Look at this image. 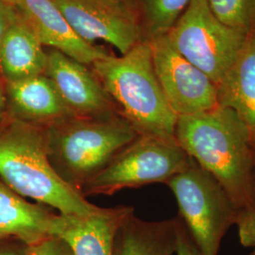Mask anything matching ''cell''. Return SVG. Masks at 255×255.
Returning a JSON list of instances; mask_svg holds the SVG:
<instances>
[{"label":"cell","mask_w":255,"mask_h":255,"mask_svg":"<svg viewBox=\"0 0 255 255\" xmlns=\"http://www.w3.org/2000/svg\"><path fill=\"white\" fill-rule=\"evenodd\" d=\"M175 139L220 183L237 209L255 206V148L249 128L234 110L218 105L178 117Z\"/></svg>","instance_id":"cell-1"},{"label":"cell","mask_w":255,"mask_h":255,"mask_svg":"<svg viewBox=\"0 0 255 255\" xmlns=\"http://www.w3.org/2000/svg\"><path fill=\"white\" fill-rule=\"evenodd\" d=\"M46 127L8 118L0 124V180L24 198L63 215L101 209L56 173L49 162Z\"/></svg>","instance_id":"cell-2"},{"label":"cell","mask_w":255,"mask_h":255,"mask_svg":"<svg viewBox=\"0 0 255 255\" xmlns=\"http://www.w3.org/2000/svg\"><path fill=\"white\" fill-rule=\"evenodd\" d=\"M119 116L140 135L175 139L178 116L171 109L155 72L149 40L127 53L91 65Z\"/></svg>","instance_id":"cell-3"},{"label":"cell","mask_w":255,"mask_h":255,"mask_svg":"<svg viewBox=\"0 0 255 255\" xmlns=\"http://www.w3.org/2000/svg\"><path fill=\"white\" fill-rule=\"evenodd\" d=\"M45 128L50 164L63 181L79 192L140 135L119 115L71 117Z\"/></svg>","instance_id":"cell-4"},{"label":"cell","mask_w":255,"mask_h":255,"mask_svg":"<svg viewBox=\"0 0 255 255\" xmlns=\"http://www.w3.org/2000/svg\"><path fill=\"white\" fill-rule=\"evenodd\" d=\"M166 184L173 192L181 219L201 255H219L221 240L236 224L237 209L227 192L193 159Z\"/></svg>","instance_id":"cell-5"},{"label":"cell","mask_w":255,"mask_h":255,"mask_svg":"<svg viewBox=\"0 0 255 255\" xmlns=\"http://www.w3.org/2000/svg\"><path fill=\"white\" fill-rule=\"evenodd\" d=\"M191 158L176 139L139 135L82 186L81 193L113 195L124 188L166 183L182 171Z\"/></svg>","instance_id":"cell-6"},{"label":"cell","mask_w":255,"mask_h":255,"mask_svg":"<svg viewBox=\"0 0 255 255\" xmlns=\"http://www.w3.org/2000/svg\"><path fill=\"white\" fill-rule=\"evenodd\" d=\"M248 33L222 23L206 0H191L165 36L179 54L218 85L235 62Z\"/></svg>","instance_id":"cell-7"},{"label":"cell","mask_w":255,"mask_h":255,"mask_svg":"<svg viewBox=\"0 0 255 255\" xmlns=\"http://www.w3.org/2000/svg\"><path fill=\"white\" fill-rule=\"evenodd\" d=\"M74 30L88 43L103 41L120 55L146 40L135 6L119 0H53Z\"/></svg>","instance_id":"cell-8"},{"label":"cell","mask_w":255,"mask_h":255,"mask_svg":"<svg viewBox=\"0 0 255 255\" xmlns=\"http://www.w3.org/2000/svg\"><path fill=\"white\" fill-rule=\"evenodd\" d=\"M149 42L158 81L178 117L197 115L219 105L216 83L179 54L165 35Z\"/></svg>","instance_id":"cell-9"},{"label":"cell","mask_w":255,"mask_h":255,"mask_svg":"<svg viewBox=\"0 0 255 255\" xmlns=\"http://www.w3.org/2000/svg\"><path fill=\"white\" fill-rule=\"evenodd\" d=\"M46 75L76 117L104 118L119 115L114 102L88 65L49 48Z\"/></svg>","instance_id":"cell-10"},{"label":"cell","mask_w":255,"mask_h":255,"mask_svg":"<svg viewBox=\"0 0 255 255\" xmlns=\"http://www.w3.org/2000/svg\"><path fill=\"white\" fill-rule=\"evenodd\" d=\"M15 7L34 29L43 46L90 66L111 55L103 47L84 41L53 0H18Z\"/></svg>","instance_id":"cell-11"},{"label":"cell","mask_w":255,"mask_h":255,"mask_svg":"<svg viewBox=\"0 0 255 255\" xmlns=\"http://www.w3.org/2000/svg\"><path fill=\"white\" fill-rule=\"evenodd\" d=\"M132 207L101 208L86 215H55L49 236L64 240L74 255H114L117 232Z\"/></svg>","instance_id":"cell-12"},{"label":"cell","mask_w":255,"mask_h":255,"mask_svg":"<svg viewBox=\"0 0 255 255\" xmlns=\"http://www.w3.org/2000/svg\"><path fill=\"white\" fill-rule=\"evenodd\" d=\"M7 117L40 127L76 117L53 82L39 75L19 82H6Z\"/></svg>","instance_id":"cell-13"},{"label":"cell","mask_w":255,"mask_h":255,"mask_svg":"<svg viewBox=\"0 0 255 255\" xmlns=\"http://www.w3.org/2000/svg\"><path fill=\"white\" fill-rule=\"evenodd\" d=\"M217 87L219 105L234 110L242 119L255 148V25Z\"/></svg>","instance_id":"cell-14"},{"label":"cell","mask_w":255,"mask_h":255,"mask_svg":"<svg viewBox=\"0 0 255 255\" xmlns=\"http://www.w3.org/2000/svg\"><path fill=\"white\" fill-rule=\"evenodd\" d=\"M47 53L36 32L19 13L0 44V75L6 82L46 74Z\"/></svg>","instance_id":"cell-15"},{"label":"cell","mask_w":255,"mask_h":255,"mask_svg":"<svg viewBox=\"0 0 255 255\" xmlns=\"http://www.w3.org/2000/svg\"><path fill=\"white\" fill-rule=\"evenodd\" d=\"M179 219L146 221L133 210L121 222L114 243V255H176Z\"/></svg>","instance_id":"cell-16"},{"label":"cell","mask_w":255,"mask_h":255,"mask_svg":"<svg viewBox=\"0 0 255 255\" xmlns=\"http://www.w3.org/2000/svg\"><path fill=\"white\" fill-rule=\"evenodd\" d=\"M34 204L0 180V238L15 237L30 246L49 237L55 214Z\"/></svg>","instance_id":"cell-17"},{"label":"cell","mask_w":255,"mask_h":255,"mask_svg":"<svg viewBox=\"0 0 255 255\" xmlns=\"http://www.w3.org/2000/svg\"><path fill=\"white\" fill-rule=\"evenodd\" d=\"M191 0H135L146 40L164 36Z\"/></svg>","instance_id":"cell-18"},{"label":"cell","mask_w":255,"mask_h":255,"mask_svg":"<svg viewBox=\"0 0 255 255\" xmlns=\"http://www.w3.org/2000/svg\"><path fill=\"white\" fill-rule=\"evenodd\" d=\"M217 18L248 33L255 25V0H206Z\"/></svg>","instance_id":"cell-19"},{"label":"cell","mask_w":255,"mask_h":255,"mask_svg":"<svg viewBox=\"0 0 255 255\" xmlns=\"http://www.w3.org/2000/svg\"><path fill=\"white\" fill-rule=\"evenodd\" d=\"M236 225L240 243L247 248H255V206L240 210Z\"/></svg>","instance_id":"cell-20"},{"label":"cell","mask_w":255,"mask_h":255,"mask_svg":"<svg viewBox=\"0 0 255 255\" xmlns=\"http://www.w3.org/2000/svg\"><path fill=\"white\" fill-rule=\"evenodd\" d=\"M27 255H74L72 250L64 240L51 236L27 246Z\"/></svg>","instance_id":"cell-21"},{"label":"cell","mask_w":255,"mask_h":255,"mask_svg":"<svg viewBox=\"0 0 255 255\" xmlns=\"http://www.w3.org/2000/svg\"><path fill=\"white\" fill-rule=\"evenodd\" d=\"M176 255H201L198 247L192 239L188 230L181 219H179L178 223Z\"/></svg>","instance_id":"cell-22"},{"label":"cell","mask_w":255,"mask_h":255,"mask_svg":"<svg viewBox=\"0 0 255 255\" xmlns=\"http://www.w3.org/2000/svg\"><path fill=\"white\" fill-rule=\"evenodd\" d=\"M18 16V10L15 5L9 0H0V44L8 28Z\"/></svg>","instance_id":"cell-23"},{"label":"cell","mask_w":255,"mask_h":255,"mask_svg":"<svg viewBox=\"0 0 255 255\" xmlns=\"http://www.w3.org/2000/svg\"><path fill=\"white\" fill-rule=\"evenodd\" d=\"M7 119V101H6V93L5 85L0 80V124Z\"/></svg>","instance_id":"cell-24"},{"label":"cell","mask_w":255,"mask_h":255,"mask_svg":"<svg viewBox=\"0 0 255 255\" xmlns=\"http://www.w3.org/2000/svg\"><path fill=\"white\" fill-rule=\"evenodd\" d=\"M0 255H27V246L23 248H9L0 250Z\"/></svg>","instance_id":"cell-25"},{"label":"cell","mask_w":255,"mask_h":255,"mask_svg":"<svg viewBox=\"0 0 255 255\" xmlns=\"http://www.w3.org/2000/svg\"><path fill=\"white\" fill-rule=\"evenodd\" d=\"M119 1H121V2H124V3H127V4H129V5H132V6H135V7H136L137 8L136 3H135V0H119Z\"/></svg>","instance_id":"cell-26"},{"label":"cell","mask_w":255,"mask_h":255,"mask_svg":"<svg viewBox=\"0 0 255 255\" xmlns=\"http://www.w3.org/2000/svg\"><path fill=\"white\" fill-rule=\"evenodd\" d=\"M9 1L10 2V3H12L13 5H15V3H16L18 0H9Z\"/></svg>","instance_id":"cell-27"},{"label":"cell","mask_w":255,"mask_h":255,"mask_svg":"<svg viewBox=\"0 0 255 255\" xmlns=\"http://www.w3.org/2000/svg\"><path fill=\"white\" fill-rule=\"evenodd\" d=\"M251 255H255V251H254V252H253V253H252V254H251Z\"/></svg>","instance_id":"cell-28"},{"label":"cell","mask_w":255,"mask_h":255,"mask_svg":"<svg viewBox=\"0 0 255 255\" xmlns=\"http://www.w3.org/2000/svg\"></svg>","instance_id":"cell-29"},{"label":"cell","mask_w":255,"mask_h":255,"mask_svg":"<svg viewBox=\"0 0 255 255\" xmlns=\"http://www.w3.org/2000/svg\"></svg>","instance_id":"cell-30"}]
</instances>
